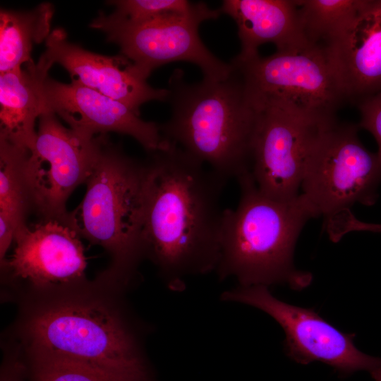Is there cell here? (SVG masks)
Masks as SVG:
<instances>
[{"mask_svg": "<svg viewBox=\"0 0 381 381\" xmlns=\"http://www.w3.org/2000/svg\"><path fill=\"white\" fill-rule=\"evenodd\" d=\"M150 154L145 256L158 267L167 288L180 292L189 278L216 270L221 197L228 181L167 140Z\"/></svg>", "mask_w": 381, "mask_h": 381, "instance_id": "cell-1", "label": "cell"}, {"mask_svg": "<svg viewBox=\"0 0 381 381\" xmlns=\"http://www.w3.org/2000/svg\"><path fill=\"white\" fill-rule=\"evenodd\" d=\"M183 75L175 69L169 80L171 114L160 125L163 138L227 181L250 172L258 108L238 72L233 67L224 80L197 83Z\"/></svg>", "mask_w": 381, "mask_h": 381, "instance_id": "cell-2", "label": "cell"}, {"mask_svg": "<svg viewBox=\"0 0 381 381\" xmlns=\"http://www.w3.org/2000/svg\"><path fill=\"white\" fill-rule=\"evenodd\" d=\"M236 180L238 205L224 210L214 271L219 280L233 278L241 286L287 284L297 291L306 288L313 276L294 267V253L303 227L314 218L310 207L300 193L286 201L265 195L250 172Z\"/></svg>", "mask_w": 381, "mask_h": 381, "instance_id": "cell-3", "label": "cell"}, {"mask_svg": "<svg viewBox=\"0 0 381 381\" xmlns=\"http://www.w3.org/2000/svg\"><path fill=\"white\" fill-rule=\"evenodd\" d=\"M149 175L148 161L128 156L102 135L84 198L66 217V224L81 238L108 250L116 266L127 273L145 257Z\"/></svg>", "mask_w": 381, "mask_h": 381, "instance_id": "cell-4", "label": "cell"}, {"mask_svg": "<svg viewBox=\"0 0 381 381\" xmlns=\"http://www.w3.org/2000/svg\"><path fill=\"white\" fill-rule=\"evenodd\" d=\"M30 334L36 356L82 363L116 375L151 380L135 334L94 303H65L35 316Z\"/></svg>", "mask_w": 381, "mask_h": 381, "instance_id": "cell-5", "label": "cell"}, {"mask_svg": "<svg viewBox=\"0 0 381 381\" xmlns=\"http://www.w3.org/2000/svg\"><path fill=\"white\" fill-rule=\"evenodd\" d=\"M358 128L335 121L322 126L310 143L300 195L314 217L338 222L354 204L370 206L377 200L381 163L361 143Z\"/></svg>", "mask_w": 381, "mask_h": 381, "instance_id": "cell-6", "label": "cell"}, {"mask_svg": "<svg viewBox=\"0 0 381 381\" xmlns=\"http://www.w3.org/2000/svg\"><path fill=\"white\" fill-rule=\"evenodd\" d=\"M231 64L255 102L275 104L310 121H336L346 102L335 69L324 47H307L261 57H235Z\"/></svg>", "mask_w": 381, "mask_h": 381, "instance_id": "cell-7", "label": "cell"}, {"mask_svg": "<svg viewBox=\"0 0 381 381\" xmlns=\"http://www.w3.org/2000/svg\"><path fill=\"white\" fill-rule=\"evenodd\" d=\"M222 12L205 3L188 13H167L141 21H129L112 13H100L90 27L99 30L107 40L120 48V54L147 79L157 68L174 61L197 65L204 78H226L233 67L216 57L198 35L200 25L217 19Z\"/></svg>", "mask_w": 381, "mask_h": 381, "instance_id": "cell-8", "label": "cell"}, {"mask_svg": "<svg viewBox=\"0 0 381 381\" xmlns=\"http://www.w3.org/2000/svg\"><path fill=\"white\" fill-rule=\"evenodd\" d=\"M219 299L255 308L272 318L284 332L286 355L298 363L319 361L332 367L342 376L360 370L371 373L381 368V358L369 356L356 348L355 334L339 331L313 309L280 301L267 286L237 285L224 291Z\"/></svg>", "mask_w": 381, "mask_h": 381, "instance_id": "cell-9", "label": "cell"}, {"mask_svg": "<svg viewBox=\"0 0 381 381\" xmlns=\"http://www.w3.org/2000/svg\"><path fill=\"white\" fill-rule=\"evenodd\" d=\"M102 135L85 137L65 127L52 112L40 115L35 143L28 152L25 170L35 212L41 219L66 223L67 200L90 175Z\"/></svg>", "mask_w": 381, "mask_h": 381, "instance_id": "cell-10", "label": "cell"}, {"mask_svg": "<svg viewBox=\"0 0 381 381\" xmlns=\"http://www.w3.org/2000/svg\"><path fill=\"white\" fill-rule=\"evenodd\" d=\"M256 103L250 174L265 195L280 201L292 200L300 193L310 143L328 123L310 121L271 102Z\"/></svg>", "mask_w": 381, "mask_h": 381, "instance_id": "cell-11", "label": "cell"}, {"mask_svg": "<svg viewBox=\"0 0 381 381\" xmlns=\"http://www.w3.org/2000/svg\"><path fill=\"white\" fill-rule=\"evenodd\" d=\"M48 72L42 69L39 81L43 112L54 113L85 137L114 132L133 138L149 152L166 146L160 125L143 120L126 104L81 84L52 79Z\"/></svg>", "mask_w": 381, "mask_h": 381, "instance_id": "cell-12", "label": "cell"}, {"mask_svg": "<svg viewBox=\"0 0 381 381\" xmlns=\"http://www.w3.org/2000/svg\"><path fill=\"white\" fill-rule=\"evenodd\" d=\"M40 59L50 68L58 64L71 81L119 101L140 115V107L150 101H167V89L150 86L136 67L121 54L107 56L86 50L68 40L62 28L52 30L45 41Z\"/></svg>", "mask_w": 381, "mask_h": 381, "instance_id": "cell-13", "label": "cell"}, {"mask_svg": "<svg viewBox=\"0 0 381 381\" xmlns=\"http://www.w3.org/2000/svg\"><path fill=\"white\" fill-rule=\"evenodd\" d=\"M15 247L1 265L13 277L39 286L82 279L87 262L80 236L66 223L42 219L16 234Z\"/></svg>", "mask_w": 381, "mask_h": 381, "instance_id": "cell-14", "label": "cell"}, {"mask_svg": "<svg viewBox=\"0 0 381 381\" xmlns=\"http://www.w3.org/2000/svg\"><path fill=\"white\" fill-rule=\"evenodd\" d=\"M346 101L381 92V0H364L353 20L325 47Z\"/></svg>", "mask_w": 381, "mask_h": 381, "instance_id": "cell-15", "label": "cell"}, {"mask_svg": "<svg viewBox=\"0 0 381 381\" xmlns=\"http://www.w3.org/2000/svg\"><path fill=\"white\" fill-rule=\"evenodd\" d=\"M219 9L237 25L238 59L258 55V47L265 43L274 44L277 52L310 45L303 32L296 0H224Z\"/></svg>", "mask_w": 381, "mask_h": 381, "instance_id": "cell-16", "label": "cell"}, {"mask_svg": "<svg viewBox=\"0 0 381 381\" xmlns=\"http://www.w3.org/2000/svg\"><path fill=\"white\" fill-rule=\"evenodd\" d=\"M40 66L33 62L0 74V140L30 150L35 123L43 113Z\"/></svg>", "mask_w": 381, "mask_h": 381, "instance_id": "cell-17", "label": "cell"}, {"mask_svg": "<svg viewBox=\"0 0 381 381\" xmlns=\"http://www.w3.org/2000/svg\"><path fill=\"white\" fill-rule=\"evenodd\" d=\"M54 13V6L50 3L40 4L28 11L1 9V73L33 62L32 47L49 36Z\"/></svg>", "mask_w": 381, "mask_h": 381, "instance_id": "cell-18", "label": "cell"}, {"mask_svg": "<svg viewBox=\"0 0 381 381\" xmlns=\"http://www.w3.org/2000/svg\"><path fill=\"white\" fill-rule=\"evenodd\" d=\"M28 149L0 140V218L11 222L17 232L35 212L25 162Z\"/></svg>", "mask_w": 381, "mask_h": 381, "instance_id": "cell-19", "label": "cell"}, {"mask_svg": "<svg viewBox=\"0 0 381 381\" xmlns=\"http://www.w3.org/2000/svg\"><path fill=\"white\" fill-rule=\"evenodd\" d=\"M304 36L325 47L356 16L364 0H296Z\"/></svg>", "mask_w": 381, "mask_h": 381, "instance_id": "cell-20", "label": "cell"}, {"mask_svg": "<svg viewBox=\"0 0 381 381\" xmlns=\"http://www.w3.org/2000/svg\"><path fill=\"white\" fill-rule=\"evenodd\" d=\"M35 381H151L116 375L88 365L61 358L36 356Z\"/></svg>", "mask_w": 381, "mask_h": 381, "instance_id": "cell-21", "label": "cell"}, {"mask_svg": "<svg viewBox=\"0 0 381 381\" xmlns=\"http://www.w3.org/2000/svg\"><path fill=\"white\" fill-rule=\"evenodd\" d=\"M201 2L186 0H117L109 1L114 6L113 15L129 21H141L167 13H188Z\"/></svg>", "mask_w": 381, "mask_h": 381, "instance_id": "cell-22", "label": "cell"}, {"mask_svg": "<svg viewBox=\"0 0 381 381\" xmlns=\"http://www.w3.org/2000/svg\"><path fill=\"white\" fill-rule=\"evenodd\" d=\"M357 106L361 113L358 126L374 136L378 146L376 154L381 163V92L364 99Z\"/></svg>", "mask_w": 381, "mask_h": 381, "instance_id": "cell-23", "label": "cell"}, {"mask_svg": "<svg viewBox=\"0 0 381 381\" xmlns=\"http://www.w3.org/2000/svg\"><path fill=\"white\" fill-rule=\"evenodd\" d=\"M375 381H381V368L370 373Z\"/></svg>", "mask_w": 381, "mask_h": 381, "instance_id": "cell-24", "label": "cell"}, {"mask_svg": "<svg viewBox=\"0 0 381 381\" xmlns=\"http://www.w3.org/2000/svg\"><path fill=\"white\" fill-rule=\"evenodd\" d=\"M373 229H377V231H381V226H374V227H373Z\"/></svg>", "mask_w": 381, "mask_h": 381, "instance_id": "cell-25", "label": "cell"}, {"mask_svg": "<svg viewBox=\"0 0 381 381\" xmlns=\"http://www.w3.org/2000/svg\"><path fill=\"white\" fill-rule=\"evenodd\" d=\"M3 381H10V380H4Z\"/></svg>", "mask_w": 381, "mask_h": 381, "instance_id": "cell-26", "label": "cell"}]
</instances>
